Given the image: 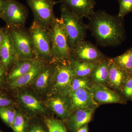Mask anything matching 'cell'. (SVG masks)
<instances>
[{"label":"cell","instance_id":"1","mask_svg":"<svg viewBox=\"0 0 132 132\" xmlns=\"http://www.w3.org/2000/svg\"><path fill=\"white\" fill-rule=\"evenodd\" d=\"M89 20L88 29L100 46L102 47L118 46L125 40L124 18L100 10L95 12Z\"/></svg>","mask_w":132,"mask_h":132},{"label":"cell","instance_id":"2","mask_svg":"<svg viewBox=\"0 0 132 132\" xmlns=\"http://www.w3.org/2000/svg\"><path fill=\"white\" fill-rule=\"evenodd\" d=\"M48 31L51 43L52 62L70 60L71 49L60 19L55 18L50 26Z\"/></svg>","mask_w":132,"mask_h":132},{"label":"cell","instance_id":"3","mask_svg":"<svg viewBox=\"0 0 132 132\" xmlns=\"http://www.w3.org/2000/svg\"><path fill=\"white\" fill-rule=\"evenodd\" d=\"M61 20L67 33L69 43L72 49L79 42L85 40L88 29L83 18L80 17L69 10L65 6L60 7Z\"/></svg>","mask_w":132,"mask_h":132},{"label":"cell","instance_id":"4","mask_svg":"<svg viewBox=\"0 0 132 132\" xmlns=\"http://www.w3.org/2000/svg\"><path fill=\"white\" fill-rule=\"evenodd\" d=\"M54 72L51 94L69 95L71 84L75 76L70 60L53 62Z\"/></svg>","mask_w":132,"mask_h":132},{"label":"cell","instance_id":"5","mask_svg":"<svg viewBox=\"0 0 132 132\" xmlns=\"http://www.w3.org/2000/svg\"><path fill=\"white\" fill-rule=\"evenodd\" d=\"M18 59H37L29 30L24 26L7 27Z\"/></svg>","mask_w":132,"mask_h":132},{"label":"cell","instance_id":"6","mask_svg":"<svg viewBox=\"0 0 132 132\" xmlns=\"http://www.w3.org/2000/svg\"><path fill=\"white\" fill-rule=\"evenodd\" d=\"M28 30L36 58L46 62H52L51 43L48 29L34 20Z\"/></svg>","mask_w":132,"mask_h":132},{"label":"cell","instance_id":"7","mask_svg":"<svg viewBox=\"0 0 132 132\" xmlns=\"http://www.w3.org/2000/svg\"><path fill=\"white\" fill-rule=\"evenodd\" d=\"M34 16V20L48 29L56 17L54 8L59 3L55 0H26Z\"/></svg>","mask_w":132,"mask_h":132},{"label":"cell","instance_id":"8","mask_svg":"<svg viewBox=\"0 0 132 132\" xmlns=\"http://www.w3.org/2000/svg\"><path fill=\"white\" fill-rule=\"evenodd\" d=\"M28 16L26 6L16 0H8L6 7L1 19L7 27L24 26Z\"/></svg>","mask_w":132,"mask_h":132},{"label":"cell","instance_id":"9","mask_svg":"<svg viewBox=\"0 0 132 132\" xmlns=\"http://www.w3.org/2000/svg\"><path fill=\"white\" fill-rule=\"evenodd\" d=\"M106 57L96 46L85 40L79 42L71 50V58L80 61L99 62Z\"/></svg>","mask_w":132,"mask_h":132},{"label":"cell","instance_id":"10","mask_svg":"<svg viewBox=\"0 0 132 132\" xmlns=\"http://www.w3.org/2000/svg\"><path fill=\"white\" fill-rule=\"evenodd\" d=\"M46 103V106L63 121L67 120L74 112L69 95L51 94Z\"/></svg>","mask_w":132,"mask_h":132},{"label":"cell","instance_id":"11","mask_svg":"<svg viewBox=\"0 0 132 132\" xmlns=\"http://www.w3.org/2000/svg\"><path fill=\"white\" fill-rule=\"evenodd\" d=\"M17 98L19 104L26 112L25 114L29 119L47 113L44 104L31 93L27 91L20 92Z\"/></svg>","mask_w":132,"mask_h":132},{"label":"cell","instance_id":"12","mask_svg":"<svg viewBox=\"0 0 132 132\" xmlns=\"http://www.w3.org/2000/svg\"><path fill=\"white\" fill-rule=\"evenodd\" d=\"M90 90L99 106L104 104L126 103L127 101L120 93L106 85L93 84Z\"/></svg>","mask_w":132,"mask_h":132},{"label":"cell","instance_id":"13","mask_svg":"<svg viewBox=\"0 0 132 132\" xmlns=\"http://www.w3.org/2000/svg\"><path fill=\"white\" fill-rule=\"evenodd\" d=\"M69 97L74 111L97 109L99 106L94 100L90 90L79 89L69 93Z\"/></svg>","mask_w":132,"mask_h":132},{"label":"cell","instance_id":"14","mask_svg":"<svg viewBox=\"0 0 132 132\" xmlns=\"http://www.w3.org/2000/svg\"><path fill=\"white\" fill-rule=\"evenodd\" d=\"M59 2L80 17L88 19L94 13L96 5L95 0H59Z\"/></svg>","mask_w":132,"mask_h":132},{"label":"cell","instance_id":"15","mask_svg":"<svg viewBox=\"0 0 132 132\" xmlns=\"http://www.w3.org/2000/svg\"><path fill=\"white\" fill-rule=\"evenodd\" d=\"M54 72L53 62H47L31 84L34 90L39 94H44L51 89Z\"/></svg>","mask_w":132,"mask_h":132},{"label":"cell","instance_id":"16","mask_svg":"<svg viewBox=\"0 0 132 132\" xmlns=\"http://www.w3.org/2000/svg\"><path fill=\"white\" fill-rule=\"evenodd\" d=\"M7 27L5 28L3 43L0 48V63L7 72L10 70L17 59Z\"/></svg>","mask_w":132,"mask_h":132},{"label":"cell","instance_id":"17","mask_svg":"<svg viewBox=\"0 0 132 132\" xmlns=\"http://www.w3.org/2000/svg\"><path fill=\"white\" fill-rule=\"evenodd\" d=\"M96 109L78 110L74 111L65 121L68 129L75 132L80 128L88 125L92 121Z\"/></svg>","mask_w":132,"mask_h":132},{"label":"cell","instance_id":"18","mask_svg":"<svg viewBox=\"0 0 132 132\" xmlns=\"http://www.w3.org/2000/svg\"><path fill=\"white\" fill-rule=\"evenodd\" d=\"M129 73L119 67L113 61L109 60V69L106 86L120 93Z\"/></svg>","mask_w":132,"mask_h":132},{"label":"cell","instance_id":"19","mask_svg":"<svg viewBox=\"0 0 132 132\" xmlns=\"http://www.w3.org/2000/svg\"><path fill=\"white\" fill-rule=\"evenodd\" d=\"M47 62L38 60L36 64L27 73L10 82V86L12 89H18L31 85Z\"/></svg>","mask_w":132,"mask_h":132},{"label":"cell","instance_id":"20","mask_svg":"<svg viewBox=\"0 0 132 132\" xmlns=\"http://www.w3.org/2000/svg\"><path fill=\"white\" fill-rule=\"evenodd\" d=\"M39 59H18L15 62L9 71L7 76L8 80L10 82L27 73Z\"/></svg>","mask_w":132,"mask_h":132},{"label":"cell","instance_id":"21","mask_svg":"<svg viewBox=\"0 0 132 132\" xmlns=\"http://www.w3.org/2000/svg\"><path fill=\"white\" fill-rule=\"evenodd\" d=\"M110 58L107 57L97 64L90 78L93 84L106 86L109 74Z\"/></svg>","mask_w":132,"mask_h":132},{"label":"cell","instance_id":"22","mask_svg":"<svg viewBox=\"0 0 132 132\" xmlns=\"http://www.w3.org/2000/svg\"><path fill=\"white\" fill-rule=\"evenodd\" d=\"M70 61L73 68L75 76L83 78H90L92 72L99 62H86L72 58L70 59Z\"/></svg>","mask_w":132,"mask_h":132},{"label":"cell","instance_id":"23","mask_svg":"<svg viewBox=\"0 0 132 132\" xmlns=\"http://www.w3.org/2000/svg\"><path fill=\"white\" fill-rule=\"evenodd\" d=\"M111 59L119 67L127 72H132V47L123 54Z\"/></svg>","mask_w":132,"mask_h":132},{"label":"cell","instance_id":"24","mask_svg":"<svg viewBox=\"0 0 132 132\" xmlns=\"http://www.w3.org/2000/svg\"><path fill=\"white\" fill-rule=\"evenodd\" d=\"M30 119L20 111L16 113L11 128L14 132H26L28 128Z\"/></svg>","mask_w":132,"mask_h":132},{"label":"cell","instance_id":"25","mask_svg":"<svg viewBox=\"0 0 132 132\" xmlns=\"http://www.w3.org/2000/svg\"><path fill=\"white\" fill-rule=\"evenodd\" d=\"M16 111L14 107L12 106L0 107V118L8 127H12Z\"/></svg>","mask_w":132,"mask_h":132},{"label":"cell","instance_id":"26","mask_svg":"<svg viewBox=\"0 0 132 132\" xmlns=\"http://www.w3.org/2000/svg\"><path fill=\"white\" fill-rule=\"evenodd\" d=\"M48 132H68L64 121L55 118L45 117L43 119Z\"/></svg>","mask_w":132,"mask_h":132},{"label":"cell","instance_id":"27","mask_svg":"<svg viewBox=\"0 0 132 132\" xmlns=\"http://www.w3.org/2000/svg\"><path fill=\"white\" fill-rule=\"evenodd\" d=\"M90 78L75 76L71 84L70 93L79 89H86L90 90L92 84Z\"/></svg>","mask_w":132,"mask_h":132},{"label":"cell","instance_id":"28","mask_svg":"<svg viewBox=\"0 0 132 132\" xmlns=\"http://www.w3.org/2000/svg\"><path fill=\"white\" fill-rule=\"evenodd\" d=\"M26 132H48L44 120L35 117L30 119L29 125Z\"/></svg>","mask_w":132,"mask_h":132},{"label":"cell","instance_id":"29","mask_svg":"<svg viewBox=\"0 0 132 132\" xmlns=\"http://www.w3.org/2000/svg\"><path fill=\"white\" fill-rule=\"evenodd\" d=\"M120 93L126 100L132 101V72L129 73Z\"/></svg>","mask_w":132,"mask_h":132},{"label":"cell","instance_id":"30","mask_svg":"<svg viewBox=\"0 0 132 132\" xmlns=\"http://www.w3.org/2000/svg\"><path fill=\"white\" fill-rule=\"evenodd\" d=\"M119 5L118 15L121 18L132 12V0H117Z\"/></svg>","mask_w":132,"mask_h":132},{"label":"cell","instance_id":"31","mask_svg":"<svg viewBox=\"0 0 132 132\" xmlns=\"http://www.w3.org/2000/svg\"><path fill=\"white\" fill-rule=\"evenodd\" d=\"M16 105L12 99L6 95L0 93V107L12 106H14Z\"/></svg>","mask_w":132,"mask_h":132},{"label":"cell","instance_id":"32","mask_svg":"<svg viewBox=\"0 0 132 132\" xmlns=\"http://www.w3.org/2000/svg\"><path fill=\"white\" fill-rule=\"evenodd\" d=\"M7 72L4 66L0 63V85L3 81Z\"/></svg>","mask_w":132,"mask_h":132},{"label":"cell","instance_id":"33","mask_svg":"<svg viewBox=\"0 0 132 132\" xmlns=\"http://www.w3.org/2000/svg\"><path fill=\"white\" fill-rule=\"evenodd\" d=\"M8 0H0V18L4 13Z\"/></svg>","mask_w":132,"mask_h":132},{"label":"cell","instance_id":"34","mask_svg":"<svg viewBox=\"0 0 132 132\" xmlns=\"http://www.w3.org/2000/svg\"><path fill=\"white\" fill-rule=\"evenodd\" d=\"M5 28H0V48L3 43L4 38Z\"/></svg>","mask_w":132,"mask_h":132},{"label":"cell","instance_id":"35","mask_svg":"<svg viewBox=\"0 0 132 132\" xmlns=\"http://www.w3.org/2000/svg\"><path fill=\"white\" fill-rule=\"evenodd\" d=\"M75 132H89V127L88 125L83 126L80 128Z\"/></svg>","mask_w":132,"mask_h":132},{"label":"cell","instance_id":"36","mask_svg":"<svg viewBox=\"0 0 132 132\" xmlns=\"http://www.w3.org/2000/svg\"><path fill=\"white\" fill-rule=\"evenodd\" d=\"M0 132H3V131H2V130H1V129H0Z\"/></svg>","mask_w":132,"mask_h":132}]
</instances>
